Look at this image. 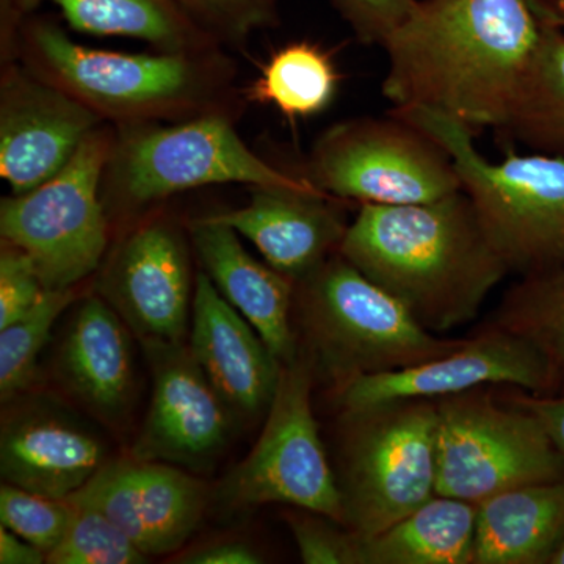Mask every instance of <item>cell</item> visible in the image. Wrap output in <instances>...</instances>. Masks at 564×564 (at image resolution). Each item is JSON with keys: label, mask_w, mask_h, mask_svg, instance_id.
Returning a JSON list of instances; mask_svg holds the SVG:
<instances>
[{"label": "cell", "mask_w": 564, "mask_h": 564, "mask_svg": "<svg viewBox=\"0 0 564 564\" xmlns=\"http://www.w3.org/2000/svg\"><path fill=\"white\" fill-rule=\"evenodd\" d=\"M419 0H333L356 40L381 46L413 13Z\"/></svg>", "instance_id": "836d02e7"}, {"label": "cell", "mask_w": 564, "mask_h": 564, "mask_svg": "<svg viewBox=\"0 0 564 564\" xmlns=\"http://www.w3.org/2000/svg\"><path fill=\"white\" fill-rule=\"evenodd\" d=\"M120 315L99 296L80 304L61 352L58 370L70 393L102 417H120L131 402L133 359Z\"/></svg>", "instance_id": "44dd1931"}, {"label": "cell", "mask_w": 564, "mask_h": 564, "mask_svg": "<svg viewBox=\"0 0 564 564\" xmlns=\"http://www.w3.org/2000/svg\"><path fill=\"white\" fill-rule=\"evenodd\" d=\"M182 563L191 564H258L261 555L242 541H221L185 555Z\"/></svg>", "instance_id": "d590c367"}, {"label": "cell", "mask_w": 564, "mask_h": 564, "mask_svg": "<svg viewBox=\"0 0 564 564\" xmlns=\"http://www.w3.org/2000/svg\"><path fill=\"white\" fill-rule=\"evenodd\" d=\"M104 464L102 444L96 437L54 415H22L3 426V481L25 491L66 500L84 488Z\"/></svg>", "instance_id": "ffe728a7"}, {"label": "cell", "mask_w": 564, "mask_h": 564, "mask_svg": "<svg viewBox=\"0 0 564 564\" xmlns=\"http://www.w3.org/2000/svg\"><path fill=\"white\" fill-rule=\"evenodd\" d=\"M104 300L144 345H177L187 333L193 282L187 242L170 218L141 223L111 252Z\"/></svg>", "instance_id": "4fadbf2b"}, {"label": "cell", "mask_w": 564, "mask_h": 564, "mask_svg": "<svg viewBox=\"0 0 564 564\" xmlns=\"http://www.w3.org/2000/svg\"><path fill=\"white\" fill-rule=\"evenodd\" d=\"M317 187H250L240 209L209 215L250 240L276 272L299 282L339 252L348 225Z\"/></svg>", "instance_id": "e0dca14e"}, {"label": "cell", "mask_w": 564, "mask_h": 564, "mask_svg": "<svg viewBox=\"0 0 564 564\" xmlns=\"http://www.w3.org/2000/svg\"><path fill=\"white\" fill-rule=\"evenodd\" d=\"M477 505L436 496L395 524L355 533V564H474Z\"/></svg>", "instance_id": "cb8c5ba5"}, {"label": "cell", "mask_w": 564, "mask_h": 564, "mask_svg": "<svg viewBox=\"0 0 564 564\" xmlns=\"http://www.w3.org/2000/svg\"><path fill=\"white\" fill-rule=\"evenodd\" d=\"M204 273L234 310L251 323L281 364L299 356L292 328L295 282L245 250L239 234L210 217L188 223Z\"/></svg>", "instance_id": "d6986e66"}, {"label": "cell", "mask_w": 564, "mask_h": 564, "mask_svg": "<svg viewBox=\"0 0 564 564\" xmlns=\"http://www.w3.org/2000/svg\"><path fill=\"white\" fill-rule=\"evenodd\" d=\"M339 84L329 52L311 41H295L274 52L248 88L247 99L276 107L289 120H304L332 106Z\"/></svg>", "instance_id": "d4e9b609"}, {"label": "cell", "mask_w": 564, "mask_h": 564, "mask_svg": "<svg viewBox=\"0 0 564 564\" xmlns=\"http://www.w3.org/2000/svg\"><path fill=\"white\" fill-rule=\"evenodd\" d=\"M486 325L513 333L543 352L555 372L556 395H564V265L521 278Z\"/></svg>", "instance_id": "4316f807"}, {"label": "cell", "mask_w": 564, "mask_h": 564, "mask_svg": "<svg viewBox=\"0 0 564 564\" xmlns=\"http://www.w3.org/2000/svg\"><path fill=\"white\" fill-rule=\"evenodd\" d=\"M339 252L441 336L474 322L510 274L463 191L432 203L364 204Z\"/></svg>", "instance_id": "7a4b0ae2"}, {"label": "cell", "mask_w": 564, "mask_h": 564, "mask_svg": "<svg viewBox=\"0 0 564 564\" xmlns=\"http://www.w3.org/2000/svg\"><path fill=\"white\" fill-rule=\"evenodd\" d=\"M106 121L68 93L25 68L3 63L0 80V176L11 195L31 192L61 172Z\"/></svg>", "instance_id": "5bb4252c"}, {"label": "cell", "mask_w": 564, "mask_h": 564, "mask_svg": "<svg viewBox=\"0 0 564 564\" xmlns=\"http://www.w3.org/2000/svg\"><path fill=\"white\" fill-rule=\"evenodd\" d=\"M76 299L74 289H46L39 303L20 321L0 329V395L9 400L31 383L36 359L52 326Z\"/></svg>", "instance_id": "83f0119b"}, {"label": "cell", "mask_w": 564, "mask_h": 564, "mask_svg": "<svg viewBox=\"0 0 564 564\" xmlns=\"http://www.w3.org/2000/svg\"><path fill=\"white\" fill-rule=\"evenodd\" d=\"M541 17L564 32V0H534Z\"/></svg>", "instance_id": "74e56055"}, {"label": "cell", "mask_w": 564, "mask_h": 564, "mask_svg": "<svg viewBox=\"0 0 564 564\" xmlns=\"http://www.w3.org/2000/svg\"><path fill=\"white\" fill-rule=\"evenodd\" d=\"M46 562V554L39 547L22 540L17 533L0 527V563L2 564H41Z\"/></svg>", "instance_id": "8d00e7d4"}, {"label": "cell", "mask_w": 564, "mask_h": 564, "mask_svg": "<svg viewBox=\"0 0 564 564\" xmlns=\"http://www.w3.org/2000/svg\"><path fill=\"white\" fill-rule=\"evenodd\" d=\"M303 176L332 198L359 206L432 203L463 191L448 152L392 110L326 129Z\"/></svg>", "instance_id": "30bf717a"}, {"label": "cell", "mask_w": 564, "mask_h": 564, "mask_svg": "<svg viewBox=\"0 0 564 564\" xmlns=\"http://www.w3.org/2000/svg\"><path fill=\"white\" fill-rule=\"evenodd\" d=\"M543 35L534 0H419L386 40L383 96L474 133L503 132Z\"/></svg>", "instance_id": "6da1fadb"}, {"label": "cell", "mask_w": 564, "mask_h": 564, "mask_svg": "<svg viewBox=\"0 0 564 564\" xmlns=\"http://www.w3.org/2000/svg\"><path fill=\"white\" fill-rule=\"evenodd\" d=\"M314 375L313 361L302 352L281 364L261 436L226 480L223 496L232 508L284 503L344 525L343 494L311 404Z\"/></svg>", "instance_id": "8fae6325"}, {"label": "cell", "mask_w": 564, "mask_h": 564, "mask_svg": "<svg viewBox=\"0 0 564 564\" xmlns=\"http://www.w3.org/2000/svg\"><path fill=\"white\" fill-rule=\"evenodd\" d=\"M147 558L131 538L106 516L74 507L68 530L57 547L46 555V563L140 564Z\"/></svg>", "instance_id": "f1b7e54d"}, {"label": "cell", "mask_w": 564, "mask_h": 564, "mask_svg": "<svg viewBox=\"0 0 564 564\" xmlns=\"http://www.w3.org/2000/svg\"><path fill=\"white\" fill-rule=\"evenodd\" d=\"M115 137L117 129L102 124L54 177L0 202L2 242L31 258L46 289H74L104 261L109 217L101 191Z\"/></svg>", "instance_id": "ba28073f"}, {"label": "cell", "mask_w": 564, "mask_h": 564, "mask_svg": "<svg viewBox=\"0 0 564 564\" xmlns=\"http://www.w3.org/2000/svg\"><path fill=\"white\" fill-rule=\"evenodd\" d=\"M44 288L35 265L25 252L2 242L0 252V329L20 321L41 296Z\"/></svg>", "instance_id": "d6a6232c"}, {"label": "cell", "mask_w": 564, "mask_h": 564, "mask_svg": "<svg viewBox=\"0 0 564 564\" xmlns=\"http://www.w3.org/2000/svg\"><path fill=\"white\" fill-rule=\"evenodd\" d=\"M74 507L3 481L0 488V521L10 532L50 554L68 530Z\"/></svg>", "instance_id": "f546056e"}, {"label": "cell", "mask_w": 564, "mask_h": 564, "mask_svg": "<svg viewBox=\"0 0 564 564\" xmlns=\"http://www.w3.org/2000/svg\"><path fill=\"white\" fill-rule=\"evenodd\" d=\"M391 110L448 152L510 274L532 276L564 265V159L511 151L502 162H491L459 122L430 110Z\"/></svg>", "instance_id": "5b68a950"}, {"label": "cell", "mask_w": 564, "mask_h": 564, "mask_svg": "<svg viewBox=\"0 0 564 564\" xmlns=\"http://www.w3.org/2000/svg\"><path fill=\"white\" fill-rule=\"evenodd\" d=\"M505 397L530 411L564 455V395H536L525 391Z\"/></svg>", "instance_id": "e575fe53"}, {"label": "cell", "mask_w": 564, "mask_h": 564, "mask_svg": "<svg viewBox=\"0 0 564 564\" xmlns=\"http://www.w3.org/2000/svg\"><path fill=\"white\" fill-rule=\"evenodd\" d=\"M221 47H243L256 31L276 22L274 0H174Z\"/></svg>", "instance_id": "4dcf8cb0"}, {"label": "cell", "mask_w": 564, "mask_h": 564, "mask_svg": "<svg viewBox=\"0 0 564 564\" xmlns=\"http://www.w3.org/2000/svg\"><path fill=\"white\" fill-rule=\"evenodd\" d=\"M296 547L306 564H355V532L314 511L288 516Z\"/></svg>", "instance_id": "1f68e13d"}, {"label": "cell", "mask_w": 564, "mask_h": 564, "mask_svg": "<svg viewBox=\"0 0 564 564\" xmlns=\"http://www.w3.org/2000/svg\"><path fill=\"white\" fill-rule=\"evenodd\" d=\"M154 388L133 458L196 467L220 452L229 436V408L191 348L150 345Z\"/></svg>", "instance_id": "2e32d148"}, {"label": "cell", "mask_w": 564, "mask_h": 564, "mask_svg": "<svg viewBox=\"0 0 564 564\" xmlns=\"http://www.w3.org/2000/svg\"><path fill=\"white\" fill-rule=\"evenodd\" d=\"M40 79L68 93L115 128L231 115L236 68L221 50L124 54L84 46L61 25L22 18L3 47Z\"/></svg>", "instance_id": "3957f363"}, {"label": "cell", "mask_w": 564, "mask_h": 564, "mask_svg": "<svg viewBox=\"0 0 564 564\" xmlns=\"http://www.w3.org/2000/svg\"><path fill=\"white\" fill-rule=\"evenodd\" d=\"M552 564H564V544L560 547V551L556 552L554 560H552Z\"/></svg>", "instance_id": "f35d334b"}, {"label": "cell", "mask_w": 564, "mask_h": 564, "mask_svg": "<svg viewBox=\"0 0 564 564\" xmlns=\"http://www.w3.org/2000/svg\"><path fill=\"white\" fill-rule=\"evenodd\" d=\"M307 358L334 389L367 375L395 372L463 347L467 339L423 328L391 293L340 252L295 282Z\"/></svg>", "instance_id": "277c9868"}, {"label": "cell", "mask_w": 564, "mask_h": 564, "mask_svg": "<svg viewBox=\"0 0 564 564\" xmlns=\"http://www.w3.org/2000/svg\"><path fill=\"white\" fill-rule=\"evenodd\" d=\"M516 386L556 395L558 383L543 352L513 333L485 325L456 350L395 372L367 375L334 389L344 411L402 399L437 400L480 388Z\"/></svg>", "instance_id": "7c38bea8"}, {"label": "cell", "mask_w": 564, "mask_h": 564, "mask_svg": "<svg viewBox=\"0 0 564 564\" xmlns=\"http://www.w3.org/2000/svg\"><path fill=\"white\" fill-rule=\"evenodd\" d=\"M0 3L21 17L52 3L74 31L147 41L161 52L221 50L174 0H0Z\"/></svg>", "instance_id": "603a6c76"}, {"label": "cell", "mask_w": 564, "mask_h": 564, "mask_svg": "<svg viewBox=\"0 0 564 564\" xmlns=\"http://www.w3.org/2000/svg\"><path fill=\"white\" fill-rule=\"evenodd\" d=\"M503 133L530 151L564 159V32L544 18L532 68Z\"/></svg>", "instance_id": "484cf974"}, {"label": "cell", "mask_w": 564, "mask_h": 564, "mask_svg": "<svg viewBox=\"0 0 564 564\" xmlns=\"http://www.w3.org/2000/svg\"><path fill=\"white\" fill-rule=\"evenodd\" d=\"M66 502L106 516L144 555L155 556L180 551L195 533L206 489L173 464L132 456L104 464Z\"/></svg>", "instance_id": "9a60e30c"}, {"label": "cell", "mask_w": 564, "mask_h": 564, "mask_svg": "<svg viewBox=\"0 0 564 564\" xmlns=\"http://www.w3.org/2000/svg\"><path fill=\"white\" fill-rule=\"evenodd\" d=\"M214 184L315 187L259 158L240 139L231 115L217 113L117 128L101 195L107 212L128 215Z\"/></svg>", "instance_id": "8992f818"}, {"label": "cell", "mask_w": 564, "mask_h": 564, "mask_svg": "<svg viewBox=\"0 0 564 564\" xmlns=\"http://www.w3.org/2000/svg\"><path fill=\"white\" fill-rule=\"evenodd\" d=\"M188 348L229 410L247 417L269 411L281 362L204 272L193 289Z\"/></svg>", "instance_id": "ac0fdd59"}, {"label": "cell", "mask_w": 564, "mask_h": 564, "mask_svg": "<svg viewBox=\"0 0 564 564\" xmlns=\"http://www.w3.org/2000/svg\"><path fill=\"white\" fill-rule=\"evenodd\" d=\"M436 404L440 496L478 505L519 486L564 480V455L525 408L486 386Z\"/></svg>", "instance_id": "9c48e42d"}, {"label": "cell", "mask_w": 564, "mask_h": 564, "mask_svg": "<svg viewBox=\"0 0 564 564\" xmlns=\"http://www.w3.org/2000/svg\"><path fill=\"white\" fill-rule=\"evenodd\" d=\"M344 527L373 534L436 496L437 404L402 399L344 411Z\"/></svg>", "instance_id": "52a82bcc"}, {"label": "cell", "mask_w": 564, "mask_h": 564, "mask_svg": "<svg viewBox=\"0 0 564 564\" xmlns=\"http://www.w3.org/2000/svg\"><path fill=\"white\" fill-rule=\"evenodd\" d=\"M564 544V480L519 486L477 505L474 564H552Z\"/></svg>", "instance_id": "7402d4cb"}]
</instances>
